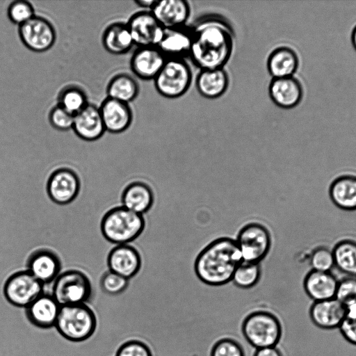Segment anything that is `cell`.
Wrapping results in <instances>:
<instances>
[{"label":"cell","mask_w":356,"mask_h":356,"mask_svg":"<svg viewBox=\"0 0 356 356\" xmlns=\"http://www.w3.org/2000/svg\"><path fill=\"white\" fill-rule=\"evenodd\" d=\"M243 261L236 240L220 238L200 252L195 261V271L204 284L221 286L232 281L236 269Z\"/></svg>","instance_id":"obj_2"},{"label":"cell","mask_w":356,"mask_h":356,"mask_svg":"<svg viewBox=\"0 0 356 356\" xmlns=\"http://www.w3.org/2000/svg\"><path fill=\"white\" fill-rule=\"evenodd\" d=\"M127 24L138 47H157L165 29L149 10L134 13Z\"/></svg>","instance_id":"obj_12"},{"label":"cell","mask_w":356,"mask_h":356,"mask_svg":"<svg viewBox=\"0 0 356 356\" xmlns=\"http://www.w3.org/2000/svg\"><path fill=\"white\" fill-rule=\"evenodd\" d=\"M167 58L157 47H138L130 60L133 73L143 80H154Z\"/></svg>","instance_id":"obj_14"},{"label":"cell","mask_w":356,"mask_h":356,"mask_svg":"<svg viewBox=\"0 0 356 356\" xmlns=\"http://www.w3.org/2000/svg\"><path fill=\"white\" fill-rule=\"evenodd\" d=\"M72 129L81 139L94 141L106 131L99 107L88 104L74 115Z\"/></svg>","instance_id":"obj_20"},{"label":"cell","mask_w":356,"mask_h":356,"mask_svg":"<svg viewBox=\"0 0 356 356\" xmlns=\"http://www.w3.org/2000/svg\"><path fill=\"white\" fill-rule=\"evenodd\" d=\"M346 314V306L335 298L314 302L309 310L312 322L317 327L325 330L339 327Z\"/></svg>","instance_id":"obj_19"},{"label":"cell","mask_w":356,"mask_h":356,"mask_svg":"<svg viewBox=\"0 0 356 356\" xmlns=\"http://www.w3.org/2000/svg\"><path fill=\"white\" fill-rule=\"evenodd\" d=\"M60 269L59 257L47 248L34 250L26 261V270L43 284L54 282L60 274Z\"/></svg>","instance_id":"obj_13"},{"label":"cell","mask_w":356,"mask_h":356,"mask_svg":"<svg viewBox=\"0 0 356 356\" xmlns=\"http://www.w3.org/2000/svg\"><path fill=\"white\" fill-rule=\"evenodd\" d=\"M335 298L344 305L356 300V278L350 277L339 281Z\"/></svg>","instance_id":"obj_39"},{"label":"cell","mask_w":356,"mask_h":356,"mask_svg":"<svg viewBox=\"0 0 356 356\" xmlns=\"http://www.w3.org/2000/svg\"><path fill=\"white\" fill-rule=\"evenodd\" d=\"M116 356H152L149 348L139 341H129L122 345Z\"/></svg>","instance_id":"obj_40"},{"label":"cell","mask_w":356,"mask_h":356,"mask_svg":"<svg viewBox=\"0 0 356 356\" xmlns=\"http://www.w3.org/2000/svg\"><path fill=\"white\" fill-rule=\"evenodd\" d=\"M156 1V0H136L134 3L139 7L144 8L145 10L149 11Z\"/></svg>","instance_id":"obj_42"},{"label":"cell","mask_w":356,"mask_h":356,"mask_svg":"<svg viewBox=\"0 0 356 356\" xmlns=\"http://www.w3.org/2000/svg\"><path fill=\"white\" fill-rule=\"evenodd\" d=\"M108 270L127 280L134 277L141 267V258L137 250L128 244L117 245L107 257Z\"/></svg>","instance_id":"obj_16"},{"label":"cell","mask_w":356,"mask_h":356,"mask_svg":"<svg viewBox=\"0 0 356 356\" xmlns=\"http://www.w3.org/2000/svg\"><path fill=\"white\" fill-rule=\"evenodd\" d=\"M91 293L90 280L79 270H67L54 281L52 296L60 306L86 304Z\"/></svg>","instance_id":"obj_7"},{"label":"cell","mask_w":356,"mask_h":356,"mask_svg":"<svg viewBox=\"0 0 356 356\" xmlns=\"http://www.w3.org/2000/svg\"><path fill=\"white\" fill-rule=\"evenodd\" d=\"M164 29L186 26L191 6L185 0H156L149 10Z\"/></svg>","instance_id":"obj_15"},{"label":"cell","mask_w":356,"mask_h":356,"mask_svg":"<svg viewBox=\"0 0 356 356\" xmlns=\"http://www.w3.org/2000/svg\"><path fill=\"white\" fill-rule=\"evenodd\" d=\"M122 206L143 215L148 211L154 202L151 188L144 182L134 181L124 189L121 197Z\"/></svg>","instance_id":"obj_26"},{"label":"cell","mask_w":356,"mask_h":356,"mask_svg":"<svg viewBox=\"0 0 356 356\" xmlns=\"http://www.w3.org/2000/svg\"><path fill=\"white\" fill-rule=\"evenodd\" d=\"M74 115L58 104L52 108L49 114V121L56 129L67 131L72 129Z\"/></svg>","instance_id":"obj_37"},{"label":"cell","mask_w":356,"mask_h":356,"mask_svg":"<svg viewBox=\"0 0 356 356\" xmlns=\"http://www.w3.org/2000/svg\"><path fill=\"white\" fill-rule=\"evenodd\" d=\"M334 265L344 273L356 275V242L345 240L336 245L332 250Z\"/></svg>","instance_id":"obj_30"},{"label":"cell","mask_w":356,"mask_h":356,"mask_svg":"<svg viewBox=\"0 0 356 356\" xmlns=\"http://www.w3.org/2000/svg\"><path fill=\"white\" fill-rule=\"evenodd\" d=\"M191 47V33L186 26L165 29L157 47L167 58L185 59L189 56Z\"/></svg>","instance_id":"obj_21"},{"label":"cell","mask_w":356,"mask_h":356,"mask_svg":"<svg viewBox=\"0 0 356 356\" xmlns=\"http://www.w3.org/2000/svg\"><path fill=\"white\" fill-rule=\"evenodd\" d=\"M99 108L106 131L119 134L131 124L133 113L127 103L106 97Z\"/></svg>","instance_id":"obj_17"},{"label":"cell","mask_w":356,"mask_h":356,"mask_svg":"<svg viewBox=\"0 0 356 356\" xmlns=\"http://www.w3.org/2000/svg\"><path fill=\"white\" fill-rule=\"evenodd\" d=\"M261 268L259 264L243 261L236 269L232 281L241 289H250L259 280Z\"/></svg>","instance_id":"obj_32"},{"label":"cell","mask_w":356,"mask_h":356,"mask_svg":"<svg viewBox=\"0 0 356 356\" xmlns=\"http://www.w3.org/2000/svg\"><path fill=\"white\" fill-rule=\"evenodd\" d=\"M104 49L112 54L127 53L134 42L127 23L115 22L108 26L102 35Z\"/></svg>","instance_id":"obj_27"},{"label":"cell","mask_w":356,"mask_h":356,"mask_svg":"<svg viewBox=\"0 0 356 356\" xmlns=\"http://www.w3.org/2000/svg\"><path fill=\"white\" fill-rule=\"evenodd\" d=\"M351 40H352V43L353 44V47H355V49L356 50V26H355V27L354 28V29H353V31L352 32Z\"/></svg>","instance_id":"obj_43"},{"label":"cell","mask_w":356,"mask_h":356,"mask_svg":"<svg viewBox=\"0 0 356 356\" xmlns=\"http://www.w3.org/2000/svg\"><path fill=\"white\" fill-rule=\"evenodd\" d=\"M299 60L291 48L280 46L274 49L267 59V70L272 79L293 76L297 71Z\"/></svg>","instance_id":"obj_25"},{"label":"cell","mask_w":356,"mask_h":356,"mask_svg":"<svg viewBox=\"0 0 356 356\" xmlns=\"http://www.w3.org/2000/svg\"><path fill=\"white\" fill-rule=\"evenodd\" d=\"M81 188L77 174L68 168L55 170L49 177L46 190L49 199L56 204L66 205L78 196Z\"/></svg>","instance_id":"obj_11"},{"label":"cell","mask_w":356,"mask_h":356,"mask_svg":"<svg viewBox=\"0 0 356 356\" xmlns=\"http://www.w3.org/2000/svg\"><path fill=\"white\" fill-rule=\"evenodd\" d=\"M107 97L129 104L139 93L137 81L128 74H118L113 76L106 88Z\"/></svg>","instance_id":"obj_29"},{"label":"cell","mask_w":356,"mask_h":356,"mask_svg":"<svg viewBox=\"0 0 356 356\" xmlns=\"http://www.w3.org/2000/svg\"><path fill=\"white\" fill-rule=\"evenodd\" d=\"M330 195L334 204L344 210L356 209V177L341 176L331 184Z\"/></svg>","instance_id":"obj_28"},{"label":"cell","mask_w":356,"mask_h":356,"mask_svg":"<svg viewBox=\"0 0 356 356\" xmlns=\"http://www.w3.org/2000/svg\"><path fill=\"white\" fill-rule=\"evenodd\" d=\"M339 281L330 272L312 270L304 280V288L314 302L335 298Z\"/></svg>","instance_id":"obj_24"},{"label":"cell","mask_w":356,"mask_h":356,"mask_svg":"<svg viewBox=\"0 0 356 356\" xmlns=\"http://www.w3.org/2000/svg\"><path fill=\"white\" fill-rule=\"evenodd\" d=\"M229 81L228 74L224 68L200 70L195 79V86L201 96L213 99L225 93Z\"/></svg>","instance_id":"obj_22"},{"label":"cell","mask_w":356,"mask_h":356,"mask_svg":"<svg viewBox=\"0 0 356 356\" xmlns=\"http://www.w3.org/2000/svg\"><path fill=\"white\" fill-rule=\"evenodd\" d=\"M88 104L86 92L77 86H67L60 91L58 96V105L74 115Z\"/></svg>","instance_id":"obj_31"},{"label":"cell","mask_w":356,"mask_h":356,"mask_svg":"<svg viewBox=\"0 0 356 356\" xmlns=\"http://www.w3.org/2000/svg\"><path fill=\"white\" fill-rule=\"evenodd\" d=\"M18 33L24 46L35 52L49 50L56 38L55 29L51 22L37 15L19 26Z\"/></svg>","instance_id":"obj_10"},{"label":"cell","mask_w":356,"mask_h":356,"mask_svg":"<svg viewBox=\"0 0 356 356\" xmlns=\"http://www.w3.org/2000/svg\"><path fill=\"white\" fill-rule=\"evenodd\" d=\"M254 356H282L276 346L257 349Z\"/></svg>","instance_id":"obj_41"},{"label":"cell","mask_w":356,"mask_h":356,"mask_svg":"<svg viewBox=\"0 0 356 356\" xmlns=\"http://www.w3.org/2000/svg\"><path fill=\"white\" fill-rule=\"evenodd\" d=\"M189 64L182 58H167L154 79L156 91L163 97L175 99L184 95L192 82Z\"/></svg>","instance_id":"obj_6"},{"label":"cell","mask_w":356,"mask_h":356,"mask_svg":"<svg viewBox=\"0 0 356 356\" xmlns=\"http://www.w3.org/2000/svg\"><path fill=\"white\" fill-rule=\"evenodd\" d=\"M145 220L143 215L122 206L107 211L101 220L100 229L104 238L116 245L128 244L143 232Z\"/></svg>","instance_id":"obj_3"},{"label":"cell","mask_w":356,"mask_h":356,"mask_svg":"<svg viewBox=\"0 0 356 356\" xmlns=\"http://www.w3.org/2000/svg\"><path fill=\"white\" fill-rule=\"evenodd\" d=\"M44 284L27 270L12 274L4 282L3 294L11 305L27 307L43 293Z\"/></svg>","instance_id":"obj_8"},{"label":"cell","mask_w":356,"mask_h":356,"mask_svg":"<svg viewBox=\"0 0 356 356\" xmlns=\"http://www.w3.org/2000/svg\"><path fill=\"white\" fill-rule=\"evenodd\" d=\"M310 264L313 270L330 272L334 266L332 250L325 247L316 248L311 255Z\"/></svg>","instance_id":"obj_36"},{"label":"cell","mask_w":356,"mask_h":356,"mask_svg":"<svg viewBox=\"0 0 356 356\" xmlns=\"http://www.w3.org/2000/svg\"><path fill=\"white\" fill-rule=\"evenodd\" d=\"M211 356H245L243 348L236 341L225 338L213 346Z\"/></svg>","instance_id":"obj_38"},{"label":"cell","mask_w":356,"mask_h":356,"mask_svg":"<svg viewBox=\"0 0 356 356\" xmlns=\"http://www.w3.org/2000/svg\"><path fill=\"white\" fill-rule=\"evenodd\" d=\"M268 94L273 102L282 108L296 107L301 102L303 90L300 82L293 76L272 79Z\"/></svg>","instance_id":"obj_18"},{"label":"cell","mask_w":356,"mask_h":356,"mask_svg":"<svg viewBox=\"0 0 356 356\" xmlns=\"http://www.w3.org/2000/svg\"><path fill=\"white\" fill-rule=\"evenodd\" d=\"M236 242L243 261L259 264L270 250L271 239L266 227L252 222L241 228Z\"/></svg>","instance_id":"obj_9"},{"label":"cell","mask_w":356,"mask_h":356,"mask_svg":"<svg viewBox=\"0 0 356 356\" xmlns=\"http://www.w3.org/2000/svg\"><path fill=\"white\" fill-rule=\"evenodd\" d=\"M60 309L52 295L42 293L26 307V315L33 325L47 328L56 325Z\"/></svg>","instance_id":"obj_23"},{"label":"cell","mask_w":356,"mask_h":356,"mask_svg":"<svg viewBox=\"0 0 356 356\" xmlns=\"http://www.w3.org/2000/svg\"><path fill=\"white\" fill-rule=\"evenodd\" d=\"M242 332L246 341L256 349L276 346L282 337V325L272 313L257 311L245 317Z\"/></svg>","instance_id":"obj_5"},{"label":"cell","mask_w":356,"mask_h":356,"mask_svg":"<svg viewBox=\"0 0 356 356\" xmlns=\"http://www.w3.org/2000/svg\"><path fill=\"white\" fill-rule=\"evenodd\" d=\"M97 325L92 310L86 304L60 306L55 326L65 339L82 341L92 335Z\"/></svg>","instance_id":"obj_4"},{"label":"cell","mask_w":356,"mask_h":356,"mask_svg":"<svg viewBox=\"0 0 356 356\" xmlns=\"http://www.w3.org/2000/svg\"><path fill=\"white\" fill-rule=\"evenodd\" d=\"M189 58L200 70L224 68L234 49V32L218 16L204 17L191 28Z\"/></svg>","instance_id":"obj_1"},{"label":"cell","mask_w":356,"mask_h":356,"mask_svg":"<svg viewBox=\"0 0 356 356\" xmlns=\"http://www.w3.org/2000/svg\"><path fill=\"white\" fill-rule=\"evenodd\" d=\"M7 13L9 19L18 26L24 24L35 15L33 5L25 0L13 1L8 6Z\"/></svg>","instance_id":"obj_33"},{"label":"cell","mask_w":356,"mask_h":356,"mask_svg":"<svg viewBox=\"0 0 356 356\" xmlns=\"http://www.w3.org/2000/svg\"><path fill=\"white\" fill-rule=\"evenodd\" d=\"M345 306L346 317L339 328L344 339L356 346V300Z\"/></svg>","instance_id":"obj_35"},{"label":"cell","mask_w":356,"mask_h":356,"mask_svg":"<svg viewBox=\"0 0 356 356\" xmlns=\"http://www.w3.org/2000/svg\"><path fill=\"white\" fill-rule=\"evenodd\" d=\"M129 285V280L110 270L105 272L100 279L101 289L109 295L123 292Z\"/></svg>","instance_id":"obj_34"}]
</instances>
